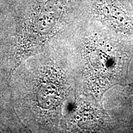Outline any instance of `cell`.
I'll return each mask as SVG.
<instances>
[{
	"instance_id": "1",
	"label": "cell",
	"mask_w": 133,
	"mask_h": 133,
	"mask_svg": "<svg viewBox=\"0 0 133 133\" xmlns=\"http://www.w3.org/2000/svg\"><path fill=\"white\" fill-rule=\"evenodd\" d=\"M98 17L117 30L133 35V16L121 0H94Z\"/></svg>"
}]
</instances>
